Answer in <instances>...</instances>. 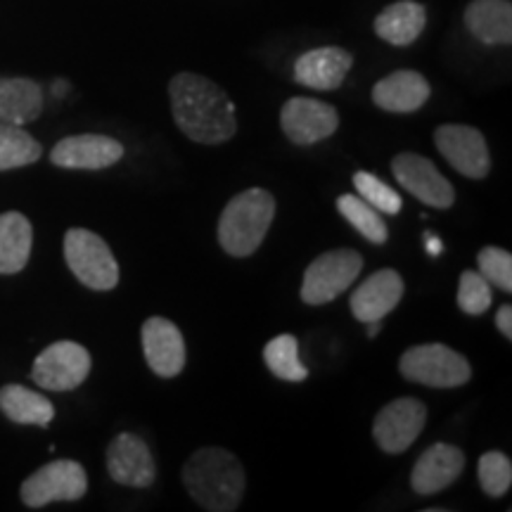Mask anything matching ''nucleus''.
I'll return each instance as SVG.
<instances>
[{"label": "nucleus", "instance_id": "obj_1", "mask_svg": "<svg viewBox=\"0 0 512 512\" xmlns=\"http://www.w3.org/2000/svg\"><path fill=\"white\" fill-rule=\"evenodd\" d=\"M171 112L176 126L202 145L228 143L238 131L233 100L221 86L200 74H176L169 83Z\"/></svg>", "mask_w": 512, "mask_h": 512}, {"label": "nucleus", "instance_id": "obj_2", "mask_svg": "<svg viewBox=\"0 0 512 512\" xmlns=\"http://www.w3.org/2000/svg\"><path fill=\"white\" fill-rule=\"evenodd\" d=\"M183 484L200 508L233 512L245 494V470L226 448H200L183 465Z\"/></svg>", "mask_w": 512, "mask_h": 512}, {"label": "nucleus", "instance_id": "obj_3", "mask_svg": "<svg viewBox=\"0 0 512 512\" xmlns=\"http://www.w3.org/2000/svg\"><path fill=\"white\" fill-rule=\"evenodd\" d=\"M275 219V200L264 188H249L226 204L219 219V245L230 256H252Z\"/></svg>", "mask_w": 512, "mask_h": 512}, {"label": "nucleus", "instance_id": "obj_4", "mask_svg": "<svg viewBox=\"0 0 512 512\" xmlns=\"http://www.w3.org/2000/svg\"><path fill=\"white\" fill-rule=\"evenodd\" d=\"M64 259L81 285L107 292L119 283V264L110 245L86 228H72L64 235Z\"/></svg>", "mask_w": 512, "mask_h": 512}, {"label": "nucleus", "instance_id": "obj_5", "mask_svg": "<svg viewBox=\"0 0 512 512\" xmlns=\"http://www.w3.org/2000/svg\"><path fill=\"white\" fill-rule=\"evenodd\" d=\"M401 375L408 382L434 389H453L470 382L472 368L467 358L446 344H420L401 356Z\"/></svg>", "mask_w": 512, "mask_h": 512}, {"label": "nucleus", "instance_id": "obj_6", "mask_svg": "<svg viewBox=\"0 0 512 512\" xmlns=\"http://www.w3.org/2000/svg\"><path fill=\"white\" fill-rule=\"evenodd\" d=\"M361 271L363 256L354 249H332V252L320 254L304 273V304L320 306L332 302L339 294L349 290Z\"/></svg>", "mask_w": 512, "mask_h": 512}, {"label": "nucleus", "instance_id": "obj_7", "mask_svg": "<svg viewBox=\"0 0 512 512\" xmlns=\"http://www.w3.org/2000/svg\"><path fill=\"white\" fill-rule=\"evenodd\" d=\"M88 491V477L76 460H55L24 479L22 503L27 508H46L57 501H79Z\"/></svg>", "mask_w": 512, "mask_h": 512}, {"label": "nucleus", "instance_id": "obj_8", "mask_svg": "<svg viewBox=\"0 0 512 512\" xmlns=\"http://www.w3.org/2000/svg\"><path fill=\"white\" fill-rule=\"evenodd\" d=\"M91 373V354L76 342H55L43 349L31 368V380L50 392H72Z\"/></svg>", "mask_w": 512, "mask_h": 512}, {"label": "nucleus", "instance_id": "obj_9", "mask_svg": "<svg viewBox=\"0 0 512 512\" xmlns=\"http://www.w3.org/2000/svg\"><path fill=\"white\" fill-rule=\"evenodd\" d=\"M434 143H437L441 157L460 176L470 178V181H482L489 176L491 155L482 131L465 124H446L434 131Z\"/></svg>", "mask_w": 512, "mask_h": 512}, {"label": "nucleus", "instance_id": "obj_10", "mask_svg": "<svg viewBox=\"0 0 512 512\" xmlns=\"http://www.w3.org/2000/svg\"><path fill=\"white\" fill-rule=\"evenodd\" d=\"M427 425V406L420 399H396L377 413L373 437L384 453H403L415 444Z\"/></svg>", "mask_w": 512, "mask_h": 512}, {"label": "nucleus", "instance_id": "obj_11", "mask_svg": "<svg viewBox=\"0 0 512 512\" xmlns=\"http://www.w3.org/2000/svg\"><path fill=\"white\" fill-rule=\"evenodd\" d=\"M392 171L403 188L434 209H451L456 202V190L453 185L439 174V169L430 159L415 155V152H403L396 155L392 162Z\"/></svg>", "mask_w": 512, "mask_h": 512}, {"label": "nucleus", "instance_id": "obj_12", "mask_svg": "<svg viewBox=\"0 0 512 512\" xmlns=\"http://www.w3.org/2000/svg\"><path fill=\"white\" fill-rule=\"evenodd\" d=\"M285 136L294 145H313L330 138L339 126V114L328 102L313 98H290L280 112Z\"/></svg>", "mask_w": 512, "mask_h": 512}, {"label": "nucleus", "instance_id": "obj_13", "mask_svg": "<svg viewBox=\"0 0 512 512\" xmlns=\"http://www.w3.org/2000/svg\"><path fill=\"white\" fill-rule=\"evenodd\" d=\"M107 472L121 486L147 489L157 479V463L143 439L131 432H121L107 448Z\"/></svg>", "mask_w": 512, "mask_h": 512}, {"label": "nucleus", "instance_id": "obj_14", "mask_svg": "<svg viewBox=\"0 0 512 512\" xmlns=\"http://www.w3.org/2000/svg\"><path fill=\"white\" fill-rule=\"evenodd\" d=\"M145 361L159 377H176L185 368V339L169 318L152 316L140 330Z\"/></svg>", "mask_w": 512, "mask_h": 512}, {"label": "nucleus", "instance_id": "obj_15", "mask_svg": "<svg viewBox=\"0 0 512 512\" xmlns=\"http://www.w3.org/2000/svg\"><path fill=\"white\" fill-rule=\"evenodd\" d=\"M121 157H124V145H121L119 140L95 136V133L64 138L53 147V152H50V162L55 166L86 171L107 169V166L117 164Z\"/></svg>", "mask_w": 512, "mask_h": 512}, {"label": "nucleus", "instance_id": "obj_16", "mask_svg": "<svg viewBox=\"0 0 512 512\" xmlns=\"http://www.w3.org/2000/svg\"><path fill=\"white\" fill-rule=\"evenodd\" d=\"M465 470V453L453 444H434L418 458L411 472L415 494L434 496L444 491Z\"/></svg>", "mask_w": 512, "mask_h": 512}, {"label": "nucleus", "instance_id": "obj_17", "mask_svg": "<svg viewBox=\"0 0 512 512\" xmlns=\"http://www.w3.org/2000/svg\"><path fill=\"white\" fill-rule=\"evenodd\" d=\"M354 57L344 48H313L294 62V81L313 91H337L347 79Z\"/></svg>", "mask_w": 512, "mask_h": 512}, {"label": "nucleus", "instance_id": "obj_18", "mask_svg": "<svg viewBox=\"0 0 512 512\" xmlns=\"http://www.w3.org/2000/svg\"><path fill=\"white\" fill-rule=\"evenodd\" d=\"M403 290H406V285H403L401 275L394 268H384V271L370 275L366 283H361V287L351 294L349 309L361 323L382 320L401 302Z\"/></svg>", "mask_w": 512, "mask_h": 512}, {"label": "nucleus", "instance_id": "obj_19", "mask_svg": "<svg viewBox=\"0 0 512 512\" xmlns=\"http://www.w3.org/2000/svg\"><path fill=\"white\" fill-rule=\"evenodd\" d=\"M430 93L432 88L425 76L411 69H401L375 83L373 102L384 112L408 114L418 112L430 100Z\"/></svg>", "mask_w": 512, "mask_h": 512}, {"label": "nucleus", "instance_id": "obj_20", "mask_svg": "<svg viewBox=\"0 0 512 512\" xmlns=\"http://www.w3.org/2000/svg\"><path fill=\"white\" fill-rule=\"evenodd\" d=\"M465 27L486 46L512 41V5L508 0H472L465 10Z\"/></svg>", "mask_w": 512, "mask_h": 512}, {"label": "nucleus", "instance_id": "obj_21", "mask_svg": "<svg viewBox=\"0 0 512 512\" xmlns=\"http://www.w3.org/2000/svg\"><path fill=\"white\" fill-rule=\"evenodd\" d=\"M427 24V12L415 0L387 5L375 19V34L392 46H411Z\"/></svg>", "mask_w": 512, "mask_h": 512}, {"label": "nucleus", "instance_id": "obj_22", "mask_svg": "<svg viewBox=\"0 0 512 512\" xmlns=\"http://www.w3.org/2000/svg\"><path fill=\"white\" fill-rule=\"evenodd\" d=\"M34 228L19 211L0 214V275H15L29 264Z\"/></svg>", "mask_w": 512, "mask_h": 512}, {"label": "nucleus", "instance_id": "obj_23", "mask_svg": "<svg viewBox=\"0 0 512 512\" xmlns=\"http://www.w3.org/2000/svg\"><path fill=\"white\" fill-rule=\"evenodd\" d=\"M43 91L29 79H0V124L22 126L41 117Z\"/></svg>", "mask_w": 512, "mask_h": 512}, {"label": "nucleus", "instance_id": "obj_24", "mask_svg": "<svg viewBox=\"0 0 512 512\" xmlns=\"http://www.w3.org/2000/svg\"><path fill=\"white\" fill-rule=\"evenodd\" d=\"M0 411L17 425L46 427L55 418L53 403L43 394L22 387V384H5L0 389Z\"/></svg>", "mask_w": 512, "mask_h": 512}, {"label": "nucleus", "instance_id": "obj_25", "mask_svg": "<svg viewBox=\"0 0 512 512\" xmlns=\"http://www.w3.org/2000/svg\"><path fill=\"white\" fill-rule=\"evenodd\" d=\"M43 147L22 126L0 124V171L22 169L41 159Z\"/></svg>", "mask_w": 512, "mask_h": 512}, {"label": "nucleus", "instance_id": "obj_26", "mask_svg": "<svg viewBox=\"0 0 512 512\" xmlns=\"http://www.w3.org/2000/svg\"><path fill=\"white\" fill-rule=\"evenodd\" d=\"M264 361L268 370L285 382H304L309 377V370L299 361V342L294 335L271 339L264 349Z\"/></svg>", "mask_w": 512, "mask_h": 512}, {"label": "nucleus", "instance_id": "obj_27", "mask_svg": "<svg viewBox=\"0 0 512 512\" xmlns=\"http://www.w3.org/2000/svg\"><path fill=\"white\" fill-rule=\"evenodd\" d=\"M337 209L339 214H342L344 219H347L368 242H373V245H384V242H387L389 238L387 223H384L380 211L370 207L363 197L342 195L337 200Z\"/></svg>", "mask_w": 512, "mask_h": 512}, {"label": "nucleus", "instance_id": "obj_28", "mask_svg": "<svg viewBox=\"0 0 512 512\" xmlns=\"http://www.w3.org/2000/svg\"><path fill=\"white\" fill-rule=\"evenodd\" d=\"M479 484L484 494L491 498H501L510 491L512 484V463L501 451H489L479 458Z\"/></svg>", "mask_w": 512, "mask_h": 512}, {"label": "nucleus", "instance_id": "obj_29", "mask_svg": "<svg viewBox=\"0 0 512 512\" xmlns=\"http://www.w3.org/2000/svg\"><path fill=\"white\" fill-rule=\"evenodd\" d=\"M354 185L358 190V195L366 200L370 207H375L380 214H399L401 207H403V200L401 195L396 192L394 188H389L387 183L380 181V178L368 174V171H358L354 176Z\"/></svg>", "mask_w": 512, "mask_h": 512}, {"label": "nucleus", "instance_id": "obj_30", "mask_svg": "<svg viewBox=\"0 0 512 512\" xmlns=\"http://www.w3.org/2000/svg\"><path fill=\"white\" fill-rule=\"evenodd\" d=\"M491 302H494V294H491L489 280L484 278L479 271H465L460 275L458 285V306L467 316H482L489 311Z\"/></svg>", "mask_w": 512, "mask_h": 512}, {"label": "nucleus", "instance_id": "obj_31", "mask_svg": "<svg viewBox=\"0 0 512 512\" xmlns=\"http://www.w3.org/2000/svg\"><path fill=\"white\" fill-rule=\"evenodd\" d=\"M479 273L498 290L512 292V254L501 247H484L477 256Z\"/></svg>", "mask_w": 512, "mask_h": 512}, {"label": "nucleus", "instance_id": "obj_32", "mask_svg": "<svg viewBox=\"0 0 512 512\" xmlns=\"http://www.w3.org/2000/svg\"><path fill=\"white\" fill-rule=\"evenodd\" d=\"M496 325L505 339H512V306L503 304L496 313Z\"/></svg>", "mask_w": 512, "mask_h": 512}, {"label": "nucleus", "instance_id": "obj_33", "mask_svg": "<svg viewBox=\"0 0 512 512\" xmlns=\"http://www.w3.org/2000/svg\"><path fill=\"white\" fill-rule=\"evenodd\" d=\"M425 247L427 252H430V256H439L441 252H444V242H441L437 235H425Z\"/></svg>", "mask_w": 512, "mask_h": 512}, {"label": "nucleus", "instance_id": "obj_34", "mask_svg": "<svg viewBox=\"0 0 512 512\" xmlns=\"http://www.w3.org/2000/svg\"><path fill=\"white\" fill-rule=\"evenodd\" d=\"M377 335H380V320H373V323H368V337Z\"/></svg>", "mask_w": 512, "mask_h": 512}, {"label": "nucleus", "instance_id": "obj_35", "mask_svg": "<svg viewBox=\"0 0 512 512\" xmlns=\"http://www.w3.org/2000/svg\"><path fill=\"white\" fill-rule=\"evenodd\" d=\"M64 91H67V83L57 81V83H55V95H62Z\"/></svg>", "mask_w": 512, "mask_h": 512}]
</instances>
